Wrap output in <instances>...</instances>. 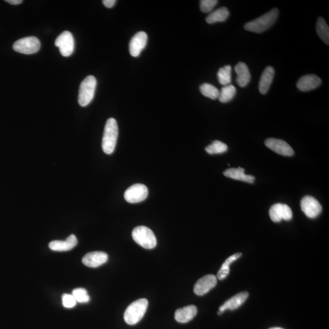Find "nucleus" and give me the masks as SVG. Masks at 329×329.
Instances as JSON below:
<instances>
[{"label":"nucleus","mask_w":329,"mask_h":329,"mask_svg":"<svg viewBox=\"0 0 329 329\" xmlns=\"http://www.w3.org/2000/svg\"><path fill=\"white\" fill-rule=\"evenodd\" d=\"M279 11L277 8L272 9L262 16L245 24L244 27L249 32L262 33L270 28L278 19Z\"/></svg>","instance_id":"obj_1"},{"label":"nucleus","mask_w":329,"mask_h":329,"mask_svg":"<svg viewBox=\"0 0 329 329\" xmlns=\"http://www.w3.org/2000/svg\"><path fill=\"white\" fill-rule=\"evenodd\" d=\"M118 135V128L116 119H107L102 140V148L107 155H111L114 152Z\"/></svg>","instance_id":"obj_2"},{"label":"nucleus","mask_w":329,"mask_h":329,"mask_svg":"<svg viewBox=\"0 0 329 329\" xmlns=\"http://www.w3.org/2000/svg\"><path fill=\"white\" fill-rule=\"evenodd\" d=\"M148 306L146 299H140L134 301L129 306L125 312L124 319L129 325H135L143 318Z\"/></svg>","instance_id":"obj_3"},{"label":"nucleus","mask_w":329,"mask_h":329,"mask_svg":"<svg viewBox=\"0 0 329 329\" xmlns=\"http://www.w3.org/2000/svg\"><path fill=\"white\" fill-rule=\"evenodd\" d=\"M132 238L138 245L143 248L151 250L157 245V240L155 233L146 226L135 227L132 232Z\"/></svg>","instance_id":"obj_4"},{"label":"nucleus","mask_w":329,"mask_h":329,"mask_svg":"<svg viewBox=\"0 0 329 329\" xmlns=\"http://www.w3.org/2000/svg\"><path fill=\"white\" fill-rule=\"evenodd\" d=\"M97 79L94 76H88L80 85L78 102L82 107L87 106L94 99L97 87Z\"/></svg>","instance_id":"obj_5"},{"label":"nucleus","mask_w":329,"mask_h":329,"mask_svg":"<svg viewBox=\"0 0 329 329\" xmlns=\"http://www.w3.org/2000/svg\"><path fill=\"white\" fill-rule=\"evenodd\" d=\"M41 48V42L35 36L26 37L18 40L13 45V49L18 53L32 54L37 53Z\"/></svg>","instance_id":"obj_6"},{"label":"nucleus","mask_w":329,"mask_h":329,"mask_svg":"<svg viewBox=\"0 0 329 329\" xmlns=\"http://www.w3.org/2000/svg\"><path fill=\"white\" fill-rule=\"evenodd\" d=\"M55 45L59 48L63 56H70L75 50V40L72 34L67 31L61 33L55 41Z\"/></svg>","instance_id":"obj_7"},{"label":"nucleus","mask_w":329,"mask_h":329,"mask_svg":"<svg viewBox=\"0 0 329 329\" xmlns=\"http://www.w3.org/2000/svg\"><path fill=\"white\" fill-rule=\"evenodd\" d=\"M148 195L147 187L141 184H135L127 190L125 193L126 201L131 204L142 202Z\"/></svg>","instance_id":"obj_8"},{"label":"nucleus","mask_w":329,"mask_h":329,"mask_svg":"<svg viewBox=\"0 0 329 329\" xmlns=\"http://www.w3.org/2000/svg\"><path fill=\"white\" fill-rule=\"evenodd\" d=\"M301 207L307 217L315 218L322 212V206L317 199L310 196H304L301 200Z\"/></svg>","instance_id":"obj_9"},{"label":"nucleus","mask_w":329,"mask_h":329,"mask_svg":"<svg viewBox=\"0 0 329 329\" xmlns=\"http://www.w3.org/2000/svg\"><path fill=\"white\" fill-rule=\"evenodd\" d=\"M270 216L273 222L279 223L282 220H291L293 218V212L288 205L278 203L270 208Z\"/></svg>","instance_id":"obj_10"},{"label":"nucleus","mask_w":329,"mask_h":329,"mask_svg":"<svg viewBox=\"0 0 329 329\" xmlns=\"http://www.w3.org/2000/svg\"><path fill=\"white\" fill-rule=\"evenodd\" d=\"M264 144L268 148L278 155L288 157L294 155L293 148L284 140L270 138L264 141Z\"/></svg>","instance_id":"obj_11"},{"label":"nucleus","mask_w":329,"mask_h":329,"mask_svg":"<svg viewBox=\"0 0 329 329\" xmlns=\"http://www.w3.org/2000/svg\"><path fill=\"white\" fill-rule=\"evenodd\" d=\"M217 284V277L213 275H206L198 280L194 287V292L198 296H203L214 288Z\"/></svg>","instance_id":"obj_12"},{"label":"nucleus","mask_w":329,"mask_h":329,"mask_svg":"<svg viewBox=\"0 0 329 329\" xmlns=\"http://www.w3.org/2000/svg\"><path fill=\"white\" fill-rule=\"evenodd\" d=\"M147 36L145 32H140L134 35L130 43V53L132 57H138L146 47Z\"/></svg>","instance_id":"obj_13"},{"label":"nucleus","mask_w":329,"mask_h":329,"mask_svg":"<svg viewBox=\"0 0 329 329\" xmlns=\"http://www.w3.org/2000/svg\"><path fill=\"white\" fill-rule=\"evenodd\" d=\"M108 255L104 252H92L83 257L82 262L85 266L91 267H99L107 262Z\"/></svg>","instance_id":"obj_14"},{"label":"nucleus","mask_w":329,"mask_h":329,"mask_svg":"<svg viewBox=\"0 0 329 329\" xmlns=\"http://www.w3.org/2000/svg\"><path fill=\"white\" fill-rule=\"evenodd\" d=\"M248 296L249 293L247 291L242 292V293L235 295L227 300L223 305L220 307L218 315L223 314L224 312L227 310H233L239 308L247 301Z\"/></svg>","instance_id":"obj_15"},{"label":"nucleus","mask_w":329,"mask_h":329,"mask_svg":"<svg viewBox=\"0 0 329 329\" xmlns=\"http://www.w3.org/2000/svg\"><path fill=\"white\" fill-rule=\"evenodd\" d=\"M321 80L315 75H307L301 77L297 82V88L302 92H308L319 87Z\"/></svg>","instance_id":"obj_16"},{"label":"nucleus","mask_w":329,"mask_h":329,"mask_svg":"<svg viewBox=\"0 0 329 329\" xmlns=\"http://www.w3.org/2000/svg\"><path fill=\"white\" fill-rule=\"evenodd\" d=\"M78 244V240L75 235H70L66 241H54L49 244L50 250L57 252H66L72 250Z\"/></svg>","instance_id":"obj_17"},{"label":"nucleus","mask_w":329,"mask_h":329,"mask_svg":"<svg viewBox=\"0 0 329 329\" xmlns=\"http://www.w3.org/2000/svg\"><path fill=\"white\" fill-rule=\"evenodd\" d=\"M197 313L198 310L196 306H186L177 309L175 312L174 318L180 323H187L195 317Z\"/></svg>","instance_id":"obj_18"},{"label":"nucleus","mask_w":329,"mask_h":329,"mask_svg":"<svg viewBox=\"0 0 329 329\" xmlns=\"http://www.w3.org/2000/svg\"><path fill=\"white\" fill-rule=\"evenodd\" d=\"M235 70L236 83L241 87H246L251 80V74L247 64L242 62L238 63L235 67Z\"/></svg>","instance_id":"obj_19"},{"label":"nucleus","mask_w":329,"mask_h":329,"mask_svg":"<svg viewBox=\"0 0 329 329\" xmlns=\"http://www.w3.org/2000/svg\"><path fill=\"white\" fill-rule=\"evenodd\" d=\"M223 174L224 176L232 180L244 181L250 184L254 183L255 181V177L252 175L246 174L245 169L241 167L227 169Z\"/></svg>","instance_id":"obj_20"},{"label":"nucleus","mask_w":329,"mask_h":329,"mask_svg":"<svg viewBox=\"0 0 329 329\" xmlns=\"http://www.w3.org/2000/svg\"><path fill=\"white\" fill-rule=\"evenodd\" d=\"M275 76V69L273 67L268 66L264 70L261 76L259 82V91L262 95H265L268 92L271 85Z\"/></svg>","instance_id":"obj_21"},{"label":"nucleus","mask_w":329,"mask_h":329,"mask_svg":"<svg viewBox=\"0 0 329 329\" xmlns=\"http://www.w3.org/2000/svg\"><path fill=\"white\" fill-rule=\"evenodd\" d=\"M229 16V11L226 7H221L217 9L206 17V21L208 24L225 21Z\"/></svg>","instance_id":"obj_22"},{"label":"nucleus","mask_w":329,"mask_h":329,"mask_svg":"<svg viewBox=\"0 0 329 329\" xmlns=\"http://www.w3.org/2000/svg\"><path fill=\"white\" fill-rule=\"evenodd\" d=\"M242 256V253H236L232 255V256L227 258L225 262L223 263L221 268L218 271L217 274V278L220 280H223L227 278L230 272L229 266L233 262L239 259Z\"/></svg>","instance_id":"obj_23"},{"label":"nucleus","mask_w":329,"mask_h":329,"mask_svg":"<svg viewBox=\"0 0 329 329\" xmlns=\"http://www.w3.org/2000/svg\"><path fill=\"white\" fill-rule=\"evenodd\" d=\"M316 32L325 44L329 45V27L323 18L319 17L316 23Z\"/></svg>","instance_id":"obj_24"},{"label":"nucleus","mask_w":329,"mask_h":329,"mask_svg":"<svg viewBox=\"0 0 329 329\" xmlns=\"http://www.w3.org/2000/svg\"><path fill=\"white\" fill-rule=\"evenodd\" d=\"M236 92V88L232 85L229 84L224 86L220 92L218 99H219L221 103H226L229 102L234 98Z\"/></svg>","instance_id":"obj_25"},{"label":"nucleus","mask_w":329,"mask_h":329,"mask_svg":"<svg viewBox=\"0 0 329 329\" xmlns=\"http://www.w3.org/2000/svg\"><path fill=\"white\" fill-rule=\"evenodd\" d=\"M232 67L230 66H226L221 68L218 72V81L221 85H229L231 82Z\"/></svg>","instance_id":"obj_26"},{"label":"nucleus","mask_w":329,"mask_h":329,"mask_svg":"<svg viewBox=\"0 0 329 329\" xmlns=\"http://www.w3.org/2000/svg\"><path fill=\"white\" fill-rule=\"evenodd\" d=\"M200 91L204 96L211 98L212 100H215L218 98L220 95V91L213 85L204 83L199 87Z\"/></svg>","instance_id":"obj_27"},{"label":"nucleus","mask_w":329,"mask_h":329,"mask_svg":"<svg viewBox=\"0 0 329 329\" xmlns=\"http://www.w3.org/2000/svg\"><path fill=\"white\" fill-rule=\"evenodd\" d=\"M205 149L209 155H216L227 152V146L220 141L215 140L210 145L206 147Z\"/></svg>","instance_id":"obj_28"},{"label":"nucleus","mask_w":329,"mask_h":329,"mask_svg":"<svg viewBox=\"0 0 329 329\" xmlns=\"http://www.w3.org/2000/svg\"><path fill=\"white\" fill-rule=\"evenodd\" d=\"M72 295L75 298L77 303H87L91 300L87 291L85 288H78L72 292Z\"/></svg>","instance_id":"obj_29"},{"label":"nucleus","mask_w":329,"mask_h":329,"mask_svg":"<svg viewBox=\"0 0 329 329\" xmlns=\"http://www.w3.org/2000/svg\"><path fill=\"white\" fill-rule=\"evenodd\" d=\"M217 0H201L200 2V9L204 13L210 12L217 5Z\"/></svg>","instance_id":"obj_30"},{"label":"nucleus","mask_w":329,"mask_h":329,"mask_svg":"<svg viewBox=\"0 0 329 329\" xmlns=\"http://www.w3.org/2000/svg\"><path fill=\"white\" fill-rule=\"evenodd\" d=\"M63 304L68 309L73 308L76 305V301L72 294H64L62 296Z\"/></svg>","instance_id":"obj_31"},{"label":"nucleus","mask_w":329,"mask_h":329,"mask_svg":"<svg viewBox=\"0 0 329 329\" xmlns=\"http://www.w3.org/2000/svg\"><path fill=\"white\" fill-rule=\"evenodd\" d=\"M115 0H103V3L107 8H111L114 6L116 3Z\"/></svg>","instance_id":"obj_32"},{"label":"nucleus","mask_w":329,"mask_h":329,"mask_svg":"<svg viewBox=\"0 0 329 329\" xmlns=\"http://www.w3.org/2000/svg\"><path fill=\"white\" fill-rule=\"evenodd\" d=\"M6 2L9 3V4L13 5H19L23 2L21 0H6Z\"/></svg>","instance_id":"obj_33"},{"label":"nucleus","mask_w":329,"mask_h":329,"mask_svg":"<svg viewBox=\"0 0 329 329\" xmlns=\"http://www.w3.org/2000/svg\"><path fill=\"white\" fill-rule=\"evenodd\" d=\"M270 329H284V328H281V327H273V328H270Z\"/></svg>","instance_id":"obj_34"}]
</instances>
